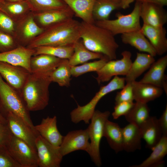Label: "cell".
Here are the masks:
<instances>
[{"instance_id":"cell-22","label":"cell","mask_w":167,"mask_h":167,"mask_svg":"<svg viewBox=\"0 0 167 167\" xmlns=\"http://www.w3.org/2000/svg\"><path fill=\"white\" fill-rule=\"evenodd\" d=\"M139 127L142 138L145 141L146 147L152 150L162 136L158 118L150 116Z\"/></svg>"},{"instance_id":"cell-41","label":"cell","mask_w":167,"mask_h":167,"mask_svg":"<svg viewBox=\"0 0 167 167\" xmlns=\"http://www.w3.org/2000/svg\"><path fill=\"white\" fill-rule=\"evenodd\" d=\"M121 90L118 92L115 97V104L123 101L134 100L131 83H126Z\"/></svg>"},{"instance_id":"cell-16","label":"cell","mask_w":167,"mask_h":167,"mask_svg":"<svg viewBox=\"0 0 167 167\" xmlns=\"http://www.w3.org/2000/svg\"><path fill=\"white\" fill-rule=\"evenodd\" d=\"M167 66V55H166L153 62L148 71L139 81L161 88L167 94V76L165 74Z\"/></svg>"},{"instance_id":"cell-38","label":"cell","mask_w":167,"mask_h":167,"mask_svg":"<svg viewBox=\"0 0 167 167\" xmlns=\"http://www.w3.org/2000/svg\"><path fill=\"white\" fill-rule=\"evenodd\" d=\"M16 26V22L0 10V31L9 34L14 37Z\"/></svg>"},{"instance_id":"cell-23","label":"cell","mask_w":167,"mask_h":167,"mask_svg":"<svg viewBox=\"0 0 167 167\" xmlns=\"http://www.w3.org/2000/svg\"><path fill=\"white\" fill-rule=\"evenodd\" d=\"M155 61L154 57L149 54L137 52L136 58L125 78L126 83L136 80Z\"/></svg>"},{"instance_id":"cell-21","label":"cell","mask_w":167,"mask_h":167,"mask_svg":"<svg viewBox=\"0 0 167 167\" xmlns=\"http://www.w3.org/2000/svg\"><path fill=\"white\" fill-rule=\"evenodd\" d=\"M134 100L147 103L160 97L163 90L152 84L136 80L132 82Z\"/></svg>"},{"instance_id":"cell-48","label":"cell","mask_w":167,"mask_h":167,"mask_svg":"<svg viewBox=\"0 0 167 167\" xmlns=\"http://www.w3.org/2000/svg\"><path fill=\"white\" fill-rule=\"evenodd\" d=\"M3 1L8 2H19L26 0H3Z\"/></svg>"},{"instance_id":"cell-30","label":"cell","mask_w":167,"mask_h":167,"mask_svg":"<svg viewBox=\"0 0 167 167\" xmlns=\"http://www.w3.org/2000/svg\"><path fill=\"white\" fill-rule=\"evenodd\" d=\"M73 54L68 59L71 66H77L87 62L88 61L100 59L104 56L102 54L92 52L86 48L82 40L80 39L73 45Z\"/></svg>"},{"instance_id":"cell-4","label":"cell","mask_w":167,"mask_h":167,"mask_svg":"<svg viewBox=\"0 0 167 167\" xmlns=\"http://www.w3.org/2000/svg\"><path fill=\"white\" fill-rule=\"evenodd\" d=\"M0 110L5 118L7 112L10 111L13 113L22 118L28 125L36 131L29 111L27 109L20 94L8 84L0 75Z\"/></svg>"},{"instance_id":"cell-14","label":"cell","mask_w":167,"mask_h":167,"mask_svg":"<svg viewBox=\"0 0 167 167\" xmlns=\"http://www.w3.org/2000/svg\"><path fill=\"white\" fill-rule=\"evenodd\" d=\"M25 69L0 61V75L10 86L19 93L30 73Z\"/></svg>"},{"instance_id":"cell-46","label":"cell","mask_w":167,"mask_h":167,"mask_svg":"<svg viewBox=\"0 0 167 167\" xmlns=\"http://www.w3.org/2000/svg\"><path fill=\"white\" fill-rule=\"evenodd\" d=\"M136 0H120V8L125 9L128 8L130 4Z\"/></svg>"},{"instance_id":"cell-3","label":"cell","mask_w":167,"mask_h":167,"mask_svg":"<svg viewBox=\"0 0 167 167\" xmlns=\"http://www.w3.org/2000/svg\"><path fill=\"white\" fill-rule=\"evenodd\" d=\"M51 72L31 73L29 75L21 92L29 111L43 109L48 105Z\"/></svg>"},{"instance_id":"cell-44","label":"cell","mask_w":167,"mask_h":167,"mask_svg":"<svg viewBox=\"0 0 167 167\" xmlns=\"http://www.w3.org/2000/svg\"><path fill=\"white\" fill-rule=\"evenodd\" d=\"M158 124L162 133V135L167 136V105L162 115L158 119Z\"/></svg>"},{"instance_id":"cell-40","label":"cell","mask_w":167,"mask_h":167,"mask_svg":"<svg viewBox=\"0 0 167 167\" xmlns=\"http://www.w3.org/2000/svg\"><path fill=\"white\" fill-rule=\"evenodd\" d=\"M0 167H21L11 156L5 145L0 146Z\"/></svg>"},{"instance_id":"cell-27","label":"cell","mask_w":167,"mask_h":167,"mask_svg":"<svg viewBox=\"0 0 167 167\" xmlns=\"http://www.w3.org/2000/svg\"><path fill=\"white\" fill-rule=\"evenodd\" d=\"M150 155L138 165L131 167H153L163 166V159L167 154V136L162 135L161 138L152 149Z\"/></svg>"},{"instance_id":"cell-15","label":"cell","mask_w":167,"mask_h":167,"mask_svg":"<svg viewBox=\"0 0 167 167\" xmlns=\"http://www.w3.org/2000/svg\"><path fill=\"white\" fill-rule=\"evenodd\" d=\"M35 50L19 45L10 50L0 52V61L22 67L31 73L30 61Z\"/></svg>"},{"instance_id":"cell-6","label":"cell","mask_w":167,"mask_h":167,"mask_svg":"<svg viewBox=\"0 0 167 167\" xmlns=\"http://www.w3.org/2000/svg\"><path fill=\"white\" fill-rule=\"evenodd\" d=\"M141 6V2L136 1L130 13L124 15L118 12L116 14V19L95 21V24L108 30L114 36L139 30L141 27L140 24Z\"/></svg>"},{"instance_id":"cell-18","label":"cell","mask_w":167,"mask_h":167,"mask_svg":"<svg viewBox=\"0 0 167 167\" xmlns=\"http://www.w3.org/2000/svg\"><path fill=\"white\" fill-rule=\"evenodd\" d=\"M35 20L44 29L53 25L72 18L74 14L68 6L59 9L33 12Z\"/></svg>"},{"instance_id":"cell-33","label":"cell","mask_w":167,"mask_h":167,"mask_svg":"<svg viewBox=\"0 0 167 167\" xmlns=\"http://www.w3.org/2000/svg\"><path fill=\"white\" fill-rule=\"evenodd\" d=\"M150 109L147 103L136 102L125 117L129 123L135 124L139 127L150 117Z\"/></svg>"},{"instance_id":"cell-19","label":"cell","mask_w":167,"mask_h":167,"mask_svg":"<svg viewBox=\"0 0 167 167\" xmlns=\"http://www.w3.org/2000/svg\"><path fill=\"white\" fill-rule=\"evenodd\" d=\"M140 30L149 41L157 55H162L167 52L166 31L165 27L143 24Z\"/></svg>"},{"instance_id":"cell-13","label":"cell","mask_w":167,"mask_h":167,"mask_svg":"<svg viewBox=\"0 0 167 167\" xmlns=\"http://www.w3.org/2000/svg\"><path fill=\"white\" fill-rule=\"evenodd\" d=\"M7 125L13 135L24 140L36 150L35 141L38 133L21 118L9 111L5 114Z\"/></svg>"},{"instance_id":"cell-10","label":"cell","mask_w":167,"mask_h":167,"mask_svg":"<svg viewBox=\"0 0 167 167\" xmlns=\"http://www.w3.org/2000/svg\"><path fill=\"white\" fill-rule=\"evenodd\" d=\"M35 145L38 167H59L63 157L59 146H55L40 135L36 137Z\"/></svg>"},{"instance_id":"cell-29","label":"cell","mask_w":167,"mask_h":167,"mask_svg":"<svg viewBox=\"0 0 167 167\" xmlns=\"http://www.w3.org/2000/svg\"><path fill=\"white\" fill-rule=\"evenodd\" d=\"M103 137L116 153L123 150L122 128L118 123L107 120L104 126Z\"/></svg>"},{"instance_id":"cell-39","label":"cell","mask_w":167,"mask_h":167,"mask_svg":"<svg viewBox=\"0 0 167 167\" xmlns=\"http://www.w3.org/2000/svg\"><path fill=\"white\" fill-rule=\"evenodd\" d=\"M15 39L12 35L0 31V52L10 50L19 45Z\"/></svg>"},{"instance_id":"cell-17","label":"cell","mask_w":167,"mask_h":167,"mask_svg":"<svg viewBox=\"0 0 167 167\" xmlns=\"http://www.w3.org/2000/svg\"><path fill=\"white\" fill-rule=\"evenodd\" d=\"M140 17L143 24L162 27L167 22V13L163 6L149 2H141Z\"/></svg>"},{"instance_id":"cell-31","label":"cell","mask_w":167,"mask_h":167,"mask_svg":"<svg viewBox=\"0 0 167 167\" xmlns=\"http://www.w3.org/2000/svg\"><path fill=\"white\" fill-rule=\"evenodd\" d=\"M1 10L17 22L31 11L26 0L19 2L2 1L0 3Z\"/></svg>"},{"instance_id":"cell-34","label":"cell","mask_w":167,"mask_h":167,"mask_svg":"<svg viewBox=\"0 0 167 167\" xmlns=\"http://www.w3.org/2000/svg\"><path fill=\"white\" fill-rule=\"evenodd\" d=\"M71 76V66L68 59H62L52 72L50 77L52 82L56 83L60 86L68 87L70 85Z\"/></svg>"},{"instance_id":"cell-50","label":"cell","mask_w":167,"mask_h":167,"mask_svg":"<svg viewBox=\"0 0 167 167\" xmlns=\"http://www.w3.org/2000/svg\"><path fill=\"white\" fill-rule=\"evenodd\" d=\"M2 1H3V0H0V3L2 2Z\"/></svg>"},{"instance_id":"cell-42","label":"cell","mask_w":167,"mask_h":167,"mask_svg":"<svg viewBox=\"0 0 167 167\" xmlns=\"http://www.w3.org/2000/svg\"><path fill=\"white\" fill-rule=\"evenodd\" d=\"M133 101H123L115 104L112 116L114 119L126 115L133 107Z\"/></svg>"},{"instance_id":"cell-37","label":"cell","mask_w":167,"mask_h":167,"mask_svg":"<svg viewBox=\"0 0 167 167\" xmlns=\"http://www.w3.org/2000/svg\"><path fill=\"white\" fill-rule=\"evenodd\" d=\"M109 60L106 56L92 62H86L79 66H71V76L78 77L86 73L96 72Z\"/></svg>"},{"instance_id":"cell-24","label":"cell","mask_w":167,"mask_h":167,"mask_svg":"<svg viewBox=\"0 0 167 167\" xmlns=\"http://www.w3.org/2000/svg\"><path fill=\"white\" fill-rule=\"evenodd\" d=\"M122 42L135 47L140 51L146 52L153 57L157 54L149 41L140 30L121 34Z\"/></svg>"},{"instance_id":"cell-5","label":"cell","mask_w":167,"mask_h":167,"mask_svg":"<svg viewBox=\"0 0 167 167\" xmlns=\"http://www.w3.org/2000/svg\"><path fill=\"white\" fill-rule=\"evenodd\" d=\"M125 78L114 76L107 84L101 87L88 103L83 106L78 105L77 107L71 111L70 113L71 122L77 124L83 121L86 124H89L96 107L100 100L108 93L122 89L125 85Z\"/></svg>"},{"instance_id":"cell-45","label":"cell","mask_w":167,"mask_h":167,"mask_svg":"<svg viewBox=\"0 0 167 167\" xmlns=\"http://www.w3.org/2000/svg\"><path fill=\"white\" fill-rule=\"evenodd\" d=\"M141 2H146L156 4L164 6H167V0H136Z\"/></svg>"},{"instance_id":"cell-43","label":"cell","mask_w":167,"mask_h":167,"mask_svg":"<svg viewBox=\"0 0 167 167\" xmlns=\"http://www.w3.org/2000/svg\"><path fill=\"white\" fill-rule=\"evenodd\" d=\"M12 135L7 125L0 121V146H6Z\"/></svg>"},{"instance_id":"cell-49","label":"cell","mask_w":167,"mask_h":167,"mask_svg":"<svg viewBox=\"0 0 167 167\" xmlns=\"http://www.w3.org/2000/svg\"><path fill=\"white\" fill-rule=\"evenodd\" d=\"M112 0L119 3H120V0Z\"/></svg>"},{"instance_id":"cell-1","label":"cell","mask_w":167,"mask_h":167,"mask_svg":"<svg viewBox=\"0 0 167 167\" xmlns=\"http://www.w3.org/2000/svg\"><path fill=\"white\" fill-rule=\"evenodd\" d=\"M80 22L73 18L44 29L26 46L34 49L41 46H67L73 45L80 38Z\"/></svg>"},{"instance_id":"cell-12","label":"cell","mask_w":167,"mask_h":167,"mask_svg":"<svg viewBox=\"0 0 167 167\" xmlns=\"http://www.w3.org/2000/svg\"><path fill=\"white\" fill-rule=\"evenodd\" d=\"M87 129L70 131L63 137L59 146L60 152L64 156L73 152L83 150L88 154L90 148Z\"/></svg>"},{"instance_id":"cell-25","label":"cell","mask_w":167,"mask_h":167,"mask_svg":"<svg viewBox=\"0 0 167 167\" xmlns=\"http://www.w3.org/2000/svg\"><path fill=\"white\" fill-rule=\"evenodd\" d=\"M62 59L44 54L33 56L30 61L31 73L52 72L58 66Z\"/></svg>"},{"instance_id":"cell-36","label":"cell","mask_w":167,"mask_h":167,"mask_svg":"<svg viewBox=\"0 0 167 167\" xmlns=\"http://www.w3.org/2000/svg\"><path fill=\"white\" fill-rule=\"evenodd\" d=\"M29 3L31 11L38 12L59 9L68 6L63 0H26Z\"/></svg>"},{"instance_id":"cell-47","label":"cell","mask_w":167,"mask_h":167,"mask_svg":"<svg viewBox=\"0 0 167 167\" xmlns=\"http://www.w3.org/2000/svg\"><path fill=\"white\" fill-rule=\"evenodd\" d=\"M0 121L3 123L6 124L7 122L6 118L2 115L0 110Z\"/></svg>"},{"instance_id":"cell-9","label":"cell","mask_w":167,"mask_h":167,"mask_svg":"<svg viewBox=\"0 0 167 167\" xmlns=\"http://www.w3.org/2000/svg\"><path fill=\"white\" fill-rule=\"evenodd\" d=\"M120 59L109 60L96 72V79L99 84L109 81L112 77L118 75H126L132 62L131 53L127 50L121 53Z\"/></svg>"},{"instance_id":"cell-8","label":"cell","mask_w":167,"mask_h":167,"mask_svg":"<svg viewBox=\"0 0 167 167\" xmlns=\"http://www.w3.org/2000/svg\"><path fill=\"white\" fill-rule=\"evenodd\" d=\"M14 159L21 167H37L36 150L12 134L6 145Z\"/></svg>"},{"instance_id":"cell-35","label":"cell","mask_w":167,"mask_h":167,"mask_svg":"<svg viewBox=\"0 0 167 167\" xmlns=\"http://www.w3.org/2000/svg\"><path fill=\"white\" fill-rule=\"evenodd\" d=\"M34 56L47 54L61 58L69 59L74 52L73 45L67 46L45 45L37 47L34 49Z\"/></svg>"},{"instance_id":"cell-20","label":"cell","mask_w":167,"mask_h":167,"mask_svg":"<svg viewBox=\"0 0 167 167\" xmlns=\"http://www.w3.org/2000/svg\"><path fill=\"white\" fill-rule=\"evenodd\" d=\"M34 128L39 135L51 144L57 147L60 145L63 136L58 130L56 116L43 118Z\"/></svg>"},{"instance_id":"cell-7","label":"cell","mask_w":167,"mask_h":167,"mask_svg":"<svg viewBox=\"0 0 167 167\" xmlns=\"http://www.w3.org/2000/svg\"><path fill=\"white\" fill-rule=\"evenodd\" d=\"M110 115V112L108 111L101 112L95 110L90 120L91 122L87 128L90 140V148L88 154L97 167H100L102 165L100 144L103 137L105 123Z\"/></svg>"},{"instance_id":"cell-28","label":"cell","mask_w":167,"mask_h":167,"mask_svg":"<svg viewBox=\"0 0 167 167\" xmlns=\"http://www.w3.org/2000/svg\"><path fill=\"white\" fill-rule=\"evenodd\" d=\"M63 0L73 11L76 16L85 22L95 24L92 10L95 0Z\"/></svg>"},{"instance_id":"cell-26","label":"cell","mask_w":167,"mask_h":167,"mask_svg":"<svg viewBox=\"0 0 167 167\" xmlns=\"http://www.w3.org/2000/svg\"><path fill=\"white\" fill-rule=\"evenodd\" d=\"M123 150L132 152L141 148L142 139L139 127L132 123L122 128Z\"/></svg>"},{"instance_id":"cell-11","label":"cell","mask_w":167,"mask_h":167,"mask_svg":"<svg viewBox=\"0 0 167 167\" xmlns=\"http://www.w3.org/2000/svg\"><path fill=\"white\" fill-rule=\"evenodd\" d=\"M44 30L36 23L31 11L16 22L14 37L17 39L16 41L19 45L26 47Z\"/></svg>"},{"instance_id":"cell-2","label":"cell","mask_w":167,"mask_h":167,"mask_svg":"<svg viewBox=\"0 0 167 167\" xmlns=\"http://www.w3.org/2000/svg\"><path fill=\"white\" fill-rule=\"evenodd\" d=\"M80 38L89 50L102 54L109 60L116 59L119 45L108 30L95 24L80 22Z\"/></svg>"},{"instance_id":"cell-32","label":"cell","mask_w":167,"mask_h":167,"mask_svg":"<svg viewBox=\"0 0 167 167\" xmlns=\"http://www.w3.org/2000/svg\"><path fill=\"white\" fill-rule=\"evenodd\" d=\"M120 8V3L112 0H95L92 10V15L95 21L109 19L114 10Z\"/></svg>"}]
</instances>
